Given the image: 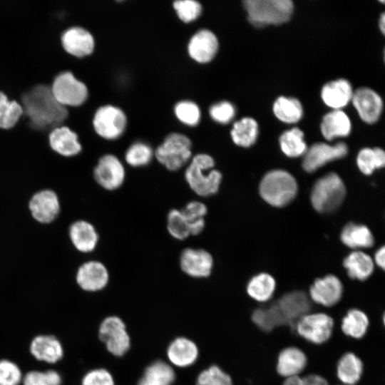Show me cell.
I'll use <instances>...</instances> for the list:
<instances>
[{"instance_id":"1","label":"cell","mask_w":385,"mask_h":385,"mask_svg":"<svg viewBox=\"0 0 385 385\" xmlns=\"http://www.w3.org/2000/svg\"><path fill=\"white\" fill-rule=\"evenodd\" d=\"M16 100L22 106L23 118L32 128L41 132L48 133L63 125L68 115V108L56 101L47 83L29 86Z\"/></svg>"},{"instance_id":"2","label":"cell","mask_w":385,"mask_h":385,"mask_svg":"<svg viewBox=\"0 0 385 385\" xmlns=\"http://www.w3.org/2000/svg\"><path fill=\"white\" fill-rule=\"evenodd\" d=\"M214 159L209 155H195L185 172V178L190 188L200 197L215 194L222 181L221 173L214 169Z\"/></svg>"},{"instance_id":"3","label":"cell","mask_w":385,"mask_h":385,"mask_svg":"<svg viewBox=\"0 0 385 385\" xmlns=\"http://www.w3.org/2000/svg\"><path fill=\"white\" fill-rule=\"evenodd\" d=\"M243 4L249 21L256 27L284 23L293 11L290 0H246Z\"/></svg>"},{"instance_id":"4","label":"cell","mask_w":385,"mask_h":385,"mask_svg":"<svg viewBox=\"0 0 385 385\" xmlns=\"http://www.w3.org/2000/svg\"><path fill=\"white\" fill-rule=\"evenodd\" d=\"M297 192V184L294 178L282 170L270 171L263 177L260 185L262 197L274 207L287 205Z\"/></svg>"},{"instance_id":"5","label":"cell","mask_w":385,"mask_h":385,"mask_svg":"<svg viewBox=\"0 0 385 385\" xmlns=\"http://www.w3.org/2000/svg\"><path fill=\"white\" fill-rule=\"evenodd\" d=\"M346 188L341 178L331 173L319 179L312 190L311 202L314 208L322 213L337 209L343 202Z\"/></svg>"},{"instance_id":"6","label":"cell","mask_w":385,"mask_h":385,"mask_svg":"<svg viewBox=\"0 0 385 385\" xmlns=\"http://www.w3.org/2000/svg\"><path fill=\"white\" fill-rule=\"evenodd\" d=\"M51 90L56 101L66 108L81 106L89 97L86 84L68 70L62 71L53 77Z\"/></svg>"},{"instance_id":"7","label":"cell","mask_w":385,"mask_h":385,"mask_svg":"<svg viewBox=\"0 0 385 385\" xmlns=\"http://www.w3.org/2000/svg\"><path fill=\"white\" fill-rule=\"evenodd\" d=\"M192 143L185 135L178 133L169 134L155 151L160 163L168 170L176 171L190 159Z\"/></svg>"},{"instance_id":"8","label":"cell","mask_w":385,"mask_h":385,"mask_svg":"<svg viewBox=\"0 0 385 385\" xmlns=\"http://www.w3.org/2000/svg\"><path fill=\"white\" fill-rule=\"evenodd\" d=\"M91 125L98 137L104 140H115L124 132L126 117L123 111L116 106L101 105L93 114Z\"/></svg>"},{"instance_id":"9","label":"cell","mask_w":385,"mask_h":385,"mask_svg":"<svg viewBox=\"0 0 385 385\" xmlns=\"http://www.w3.org/2000/svg\"><path fill=\"white\" fill-rule=\"evenodd\" d=\"M99 339L107 350L115 356H122L130 347V338L126 326L118 316H109L103 319L99 327Z\"/></svg>"},{"instance_id":"10","label":"cell","mask_w":385,"mask_h":385,"mask_svg":"<svg viewBox=\"0 0 385 385\" xmlns=\"http://www.w3.org/2000/svg\"><path fill=\"white\" fill-rule=\"evenodd\" d=\"M60 43L68 55L76 58L90 56L96 48V40L93 34L78 25L64 29L60 36Z\"/></svg>"},{"instance_id":"11","label":"cell","mask_w":385,"mask_h":385,"mask_svg":"<svg viewBox=\"0 0 385 385\" xmlns=\"http://www.w3.org/2000/svg\"><path fill=\"white\" fill-rule=\"evenodd\" d=\"M28 209L36 222L43 225L50 224L56 220L61 212L59 197L53 190H39L30 197Z\"/></svg>"},{"instance_id":"12","label":"cell","mask_w":385,"mask_h":385,"mask_svg":"<svg viewBox=\"0 0 385 385\" xmlns=\"http://www.w3.org/2000/svg\"><path fill=\"white\" fill-rule=\"evenodd\" d=\"M334 327L333 319L324 313H313L301 317L296 324L298 334L307 341L319 344L331 337Z\"/></svg>"},{"instance_id":"13","label":"cell","mask_w":385,"mask_h":385,"mask_svg":"<svg viewBox=\"0 0 385 385\" xmlns=\"http://www.w3.org/2000/svg\"><path fill=\"white\" fill-rule=\"evenodd\" d=\"M96 183L107 190L119 188L124 183L125 170L120 160L113 154H104L97 160L93 168Z\"/></svg>"},{"instance_id":"14","label":"cell","mask_w":385,"mask_h":385,"mask_svg":"<svg viewBox=\"0 0 385 385\" xmlns=\"http://www.w3.org/2000/svg\"><path fill=\"white\" fill-rule=\"evenodd\" d=\"M47 139L51 150L63 158H75L83 150L78 134L66 125L51 129Z\"/></svg>"},{"instance_id":"15","label":"cell","mask_w":385,"mask_h":385,"mask_svg":"<svg viewBox=\"0 0 385 385\" xmlns=\"http://www.w3.org/2000/svg\"><path fill=\"white\" fill-rule=\"evenodd\" d=\"M347 152L348 148L343 142L334 145L317 143L307 150L302 167L307 172L312 173L329 162L344 158Z\"/></svg>"},{"instance_id":"16","label":"cell","mask_w":385,"mask_h":385,"mask_svg":"<svg viewBox=\"0 0 385 385\" xmlns=\"http://www.w3.org/2000/svg\"><path fill=\"white\" fill-rule=\"evenodd\" d=\"M76 280L78 286L85 291H100L108 284L109 273L106 265L101 262L89 260L78 267Z\"/></svg>"},{"instance_id":"17","label":"cell","mask_w":385,"mask_h":385,"mask_svg":"<svg viewBox=\"0 0 385 385\" xmlns=\"http://www.w3.org/2000/svg\"><path fill=\"white\" fill-rule=\"evenodd\" d=\"M180 265L183 272L190 277H207L212 272L213 258L205 250L185 248L180 254Z\"/></svg>"},{"instance_id":"18","label":"cell","mask_w":385,"mask_h":385,"mask_svg":"<svg viewBox=\"0 0 385 385\" xmlns=\"http://www.w3.org/2000/svg\"><path fill=\"white\" fill-rule=\"evenodd\" d=\"M342 292L343 287L340 279L334 275L329 274L314 281L310 287L309 295L314 302L325 307H331L340 300Z\"/></svg>"},{"instance_id":"19","label":"cell","mask_w":385,"mask_h":385,"mask_svg":"<svg viewBox=\"0 0 385 385\" xmlns=\"http://www.w3.org/2000/svg\"><path fill=\"white\" fill-rule=\"evenodd\" d=\"M351 101L364 121L373 123L379 119L383 103L381 97L374 91L360 88L353 93Z\"/></svg>"},{"instance_id":"20","label":"cell","mask_w":385,"mask_h":385,"mask_svg":"<svg viewBox=\"0 0 385 385\" xmlns=\"http://www.w3.org/2000/svg\"><path fill=\"white\" fill-rule=\"evenodd\" d=\"M68 235L73 247L82 253L93 252L99 240L98 233L94 225L84 220L72 222L68 227Z\"/></svg>"},{"instance_id":"21","label":"cell","mask_w":385,"mask_h":385,"mask_svg":"<svg viewBox=\"0 0 385 385\" xmlns=\"http://www.w3.org/2000/svg\"><path fill=\"white\" fill-rule=\"evenodd\" d=\"M166 355L170 364L179 368L192 366L199 356L197 344L190 339L179 337L168 345Z\"/></svg>"},{"instance_id":"22","label":"cell","mask_w":385,"mask_h":385,"mask_svg":"<svg viewBox=\"0 0 385 385\" xmlns=\"http://www.w3.org/2000/svg\"><path fill=\"white\" fill-rule=\"evenodd\" d=\"M218 49L216 36L207 29H202L190 38L188 51L190 56L198 63H207L215 56Z\"/></svg>"},{"instance_id":"23","label":"cell","mask_w":385,"mask_h":385,"mask_svg":"<svg viewBox=\"0 0 385 385\" xmlns=\"http://www.w3.org/2000/svg\"><path fill=\"white\" fill-rule=\"evenodd\" d=\"M286 324L299 319L310 308L307 295L300 291H294L283 295L276 303Z\"/></svg>"},{"instance_id":"24","label":"cell","mask_w":385,"mask_h":385,"mask_svg":"<svg viewBox=\"0 0 385 385\" xmlns=\"http://www.w3.org/2000/svg\"><path fill=\"white\" fill-rule=\"evenodd\" d=\"M351 86L346 79H338L325 84L322 89V98L324 103L334 110L346 106L351 100Z\"/></svg>"},{"instance_id":"25","label":"cell","mask_w":385,"mask_h":385,"mask_svg":"<svg viewBox=\"0 0 385 385\" xmlns=\"http://www.w3.org/2000/svg\"><path fill=\"white\" fill-rule=\"evenodd\" d=\"M307 356L299 348L294 346L282 349L277 358V371L284 377L298 376L307 365Z\"/></svg>"},{"instance_id":"26","label":"cell","mask_w":385,"mask_h":385,"mask_svg":"<svg viewBox=\"0 0 385 385\" xmlns=\"http://www.w3.org/2000/svg\"><path fill=\"white\" fill-rule=\"evenodd\" d=\"M351 128L349 117L341 110H334L327 113L321 123L322 133L327 140L347 136L350 133Z\"/></svg>"},{"instance_id":"27","label":"cell","mask_w":385,"mask_h":385,"mask_svg":"<svg viewBox=\"0 0 385 385\" xmlns=\"http://www.w3.org/2000/svg\"><path fill=\"white\" fill-rule=\"evenodd\" d=\"M175 373L170 364L158 360L148 365L137 385H172Z\"/></svg>"},{"instance_id":"28","label":"cell","mask_w":385,"mask_h":385,"mask_svg":"<svg viewBox=\"0 0 385 385\" xmlns=\"http://www.w3.org/2000/svg\"><path fill=\"white\" fill-rule=\"evenodd\" d=\"M31 352L37 359L49 363L56 362L63 356L60 342L52 336L36 337L31 342Z\"/></svg>"},{"instance_id":"29","label":"cell","mask_w":385,"mask_h":385,"mask_svg":"<svg viewBox=\"0 0 385 385\" xmlns=\"http://www.w3.org/2000/svg\"><path fill=\"white\" fill-rule=\"evenodd\" d=\"M363 372V363L354 353L344 354L337 366L338 379L346 385H354L360 379Z\"/></svg>"},{"instance_id":"30","label":"cell","mask_w":385,"mask_h":385,"mask_svg":"<svg viewBox=\"0 0 385 385\" xmlns=\"http://www.w3.org/2000/svg\"><path fill=\"white\" fill-rule=\"evenodd\" d=\"M344 266L351 278L359 280L366 279L374 270L372 259L361 251H354L350 253L344 259Z\"/></svg>"},{"instance_id":"31","label":"cell","mask_w":385,"mask_h":385,"mask_svg":"<svg viewBox=\"0 0 385 385\" xmlns=\"http://www.w3.org/2000/svg\"><path fill=\"white\" fill-rule=\"evenodd\" d=\"M341 240L351 248H368L374 244V237L369 229L362 225L347 224L341 232Z\"/></svg>"},{"instance_id":"32","label":"cell","mask_w":385,"mask_h":385,"mask_svg":"<svg viewBox=\"0 0 385 385\" xmlns=\"http://www.w3.org/2000/svg\"><path fill=\"white\" fill-rule=\"evenodd\" d=\"M23 114L21 103L17 100L9 99L4 92L0 91V129H12L21 119Z\"/></svg>"},{"instance_id":"33","label":"cell","mask_w":385,"mask_h":385,"mask_svg":"<svg viewBox=\"0 0 385 385\" xmlns=\"http://www.w3.org/2000/svg\"><path fill=\"white\" fill-rule=\"evenodd\" d=\"M276 287L274 279L267 273L254 276L247 285V292L253 299L265 302L273 295Z\"/></svg>"},{"instance_id":"34","label":"cell","mask_w":385,"mask_h":385,"mask_svg":"<svg viewBox=\"0 0 385 385\" xmlns=\"http://www.w3.org/2000/svg\"><path fill=\"white\" fill-rule=\"evenodd\" d=\"M230 133L236 145L250 147L255 143L258 135L257 123L252 118H243L234 123Z\"/></svg>"},{"instance_id":"35","label":"cell","mask_w":385,"mask_h":385,"mask_svg":"<svg viewBox=\"0 0 385 385\" xmlns=\"http://www.w3.org/2000/svg\"><path fill=\"white\" fill-rule=\"evenodd\" d=\"M275 116L282 122L294 123L299 121L303 114L302 106L294 98L279 97L273 105Z\"/></svg>"},{"instance_id":"36","label":"cell","mask_w":385,"mask_h":385,"mask_svg":"<svg viewBox=\"0 0 385 385\" xmlns=\"http://www.w3.org/2000/svg\"><path fill=\"white\" fill-rule=\"evenodd\" d=\"M369 327L366 314L357 309H350L342 321V330L346 335L360 339L366 334Z\"/></svg>"},{"instance_id":"37","label":"cell","mask_w":385,"mask_h":385,"mask_svg":"<svg viewBox=\"0 0 385 385\" xmlns=\"http://www.w3.org/2000/svg\"><path fill=\"white\" fill-rule=\"evenodd\" d=\"M282 151L288 157L294 158L303 155L307 148L304 140V133L298 128L284 132L279 137Z\"/></svg>"},{"instance_id":"38","label":"cell","mask_w":385,"mask_h":385,"mask_svg":"<svg viewBox=\"0 0 385 385\" xmlns=\"http://www.w3.org/2000/svg\"><path fill=\"white\" fill-rule=\"evenodd\" d=\"M180 211L189 223L191 235L201 233L205 225L206 205L200 201L193 200L187 203Z\"/></svg>"},{"instance_id":"39","label":"cell","mask_w":385,"mask_h":385,"mask_svg":"<svg viewBox=\"0 0 385 385\" xmlns=\"http://www.w3.org/2000/svg\"><path fill=\"white\" fill-rule=\"evenodd\" d=\"M358 168L365 175L371 174L385 164V153L380 148L361 149L357 156Z\"/></svg>"},{"instance_id":"40","label":"cell","mask_w":385,"mask_h":385,"mask_svg":"<svg viewBox=\"0 0 385 385\" xmlns=\"http://www.w3.org/2000/svg\"><path fill=\"white\" fill-rule=\"evenodd\" d=\"M252 319L256 325L265 331H270L277 325L286 324L276 304L267 309H256Z\"/></svg>"},{"instance_id":"41","label":"cell","mask_w":385,"mask_h":385,"mask_svg":"<svg viewBox=\"0 0 385 385\" xmlns=\"http://www.w3.org/2000/svg\"><path fill=\"white\" fill-rule=\"evenodd\" d=\"M167 228L170 235L179 240L188 238L190 234L189 223L180 210H171L167 217Z\"/></svg>"},{"instance_id":"42","label":"cell","mask_w":385,"mask_h":385,"mask_svg":"<svg viewBox=\"0 0 385 385\" xmlns=\"http://www.w3.org/2000/svg\"><path fill=\"white\" fill-rule=\"evenodd\" d=\"M153 152L151 148L144 143H135L126 150L125 159L132 167H141L148 165L152 160Z\"/></svg>"},{"instance_id":"43","label":"cell","mask_w":385,"mask_h":385,"mask_svg":"<svg viewBox=\"0 0 385 385\" xmlns=\"http://www.w3.org/2000/svg\"><path fill=\"white\" fill-rule=\"evenodd\" d=\"M195 385H232V381L220 367L212 365L197 375Z\"/></svg>"},{"instance_id":"44","label":"cell","mask_w":385,"mask_h":385,"mask_svg":"<svg viewBox=\"0 0 385 385\" xmlns=\"http://www.w3.org/2000/svg\"><path fill=\"white\" fill-rule=\"evenodd\" d=\"M174 110L178 120L186 125H195L200 120L199 107L192 101H180L175 105Z\"/></svg>"},{"instance_id":"45","label":"cell","mask_w":385,"mask_h":385,"mask_svg":"<svg viewBox=\"0 0 385 385\" xmlns=\"http://www.w3.org/2000/svg\"><path fill=\"white\" fill-rule=\"evenodd\" d=\"M173 6L178 17L185 23L195 20L202 12L201 4L195 0L176 1Z\"/></svg>"},{"instance_id":"46","label":"cell","mask_w":385,"mask_h":385,"mask_svg":"<svg viewBox=\"0 0 385 385\" xmlns=\"http://www.w3.org/2000/svg\"><path fill=\"white\" fill-rule=\"evenodd\" d=\"M61 382L60 375L53 370L30 371L24 379V385H60Z\"/></svg>"},{"instance_id":"47","label":"cell","mask_w":385,"mask_h":385,"mask_svg":"<svg viewBox=\"0 0 385 385\" xmlns=\"http://www.w3.org/2000/svg\"><path fill=\"white\" fill-rule=\"evenodd\" d=\"M21 374L19 368L7 360L0 361V385H18Z\"/></svg>"},{"instance_id":"48","label":"cell","mask_w":385,"mask_h":385,"mask_svg":"<svg viewBox=\"0 0 385 385\" xmlns=\"http://www.w3.org/2000/svg\"><path fill=\"white\" fill-rule=\"evenodd\" d=\"M235 110L232 103L222 101L210 107V115L212 118L220 123H227L234 117Z\"/></svg>"},{"instance_id":"49","label":"cell","mask_w":385,"mask_h":385,"mask_svg":"<svg viewBox=\"0 0 385 385\" xmlns=\"http://www.w3.org/2000/svg\"><path fill=\"white\" fill-rule=\"evenodd\" d=\"M82 385H115V381L111 373L107 369H96L84 376Z\"/></svg>"},{"instance_id":"50","label":"cell","mask_w":385,"mask_h":385,"mask_svg":"<svg viewBox=\"0 0 385 385\" xmlns=\"http://www.w3.org/2000/svg\"><path fill=\"white\" fill-rule=\"evenodd\" d=\"M283 385H329V384L322 376L309 374L304 377L299 376L288 377Z\"/></svg>"},{"instance_id":"51","label":"cell","mask_w":385,"mask_h":385,"mask_svg":"<svg viewBox=\"0 0 385 385\" xmlns=\"http://www.w3.org/2000/svg\"><path fill=\"white\" fill-rule=\"evenodd\" d=\"M375 262L377 264L378 266H379L381 269H384L385 267V248L384 247H381L380 249L377 250V252L375 254Z\"/></svg>"},{"instance_id":"52","label":"cell","mask_w":385,"mask_h":385,"mask_svg":"<svg viewBox=\"0 0 385 385\" xmlns=\"http://www.w3.org/2000/svg\"><path fill=\"white\" fill-rule=\"evenodd\" d=\"M379 28L381 31L382 34H384L385 32V15L383 13L381 16V18L379 19Z\"/></svg>"}]
</instances>
